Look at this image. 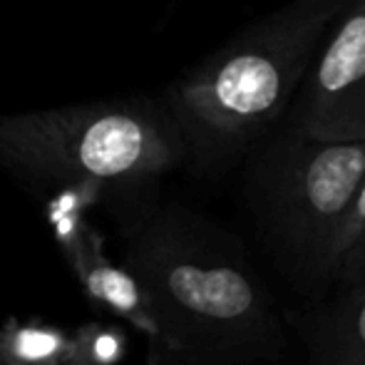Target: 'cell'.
I'll return each instance as SVG.
<instances>
[{
    "instance_id": "obj_1",
    "label": "cell",
    "mask_w": 365,
    "mask_h": 365,
    "mask_svg": "<svg viewBox=\"0 0 365 365\" xmlns=\"http://www.w3.org/2000/svg\"><path fill=\"white\" fill-rule=\"evenodd\" d=\"M122 264L152 306L147 365H274L286 336L236 236L182 204L122 209Z\"/></svg>"
},
{
    "instance_id": "obj_2",
    "label": "cell",
    "mask_w": 365,
    "mask_h": 365,
    "mask_svg": "<svg viewBox=\"0 0 365 365\" xmlns=\"http://www.w3.org/2000/svg\"><path fill=\"white\" fill-rule=\"evenodd\" d=\"M343 5L346 0H289L169 85L164 107L182 132L187 162L219 174L286 120Z\"/></svg>"
},
{
    "instance_id": "obj_3",
    "label": "cell",
    "mask_w": 365,
    "mask_h": 365,
    "mask_svg": "<svg viewBox=\"0 0 365 365\" xmlns=\"http://www.w3.org/2000/svg\"><path fill=\"white\" fill-rule=\"evenodd\" d=\"M187 162L182 132L164 105L117 100L0 115V167L40 187L112 194L125 209Z\"/></svg>"
},
{
    "instance_id": "obj_4",
    "label": "cell",
    "mask_w": 365,
    "mask_h": 365,
    "mask_svg": "<svg viewBox=\"0 0 365 365\" xmlns=\"http://www.w3.org/2000/svg\"><path fill=\"white\" fill-rule=\"evenodd\" d=\"M365 177V140H326L281 122L246 157L244 194L284 274L333 284L343 221Z\"/></svg>"
},
{
    "instance_id": "obj_5",
    "label": "cell",
    "mask_w": 365,
    "mask_h": 365,
    "mask_svg": "<svg viewBox=\"0 0 365 365\" xmlns=\"http://www.w3.org/2000/svg\"><path fill=\"white\" fill-rule=\"evenodd\" d=\"M284 122L326 140H365V0H346Z\"/></svg>"
},
{
    "instance_id": "obj_6",
    "label": "cell",
    "mask_w": 365,
    "mask_h": 365,
    "mask_svg": "<svg viewBox=\"0 0 365 365\" xmlns=\"http://www.w3.org/2000/svg\"><path fill=\"white\" fill-rule=\"evenodd\" d=\"M58 231L68 266L85 289L87 298L105 311L115 313L117 318H125L135 331L145 333L147 343L154 341L157 323H154L145 289L125 269V264H115L105 254V246H102L97 231L87 224H77V221L75 224L60 221Z\"/></svg>"
},
{
    "instance_id": "obj_7",
    "label": "cell",
    "mask_w": 365,
    "mask_h": 365,
    "mask_svg": "<svg viewBox=\"0 0 365 365\" xmlns=\"http://www.w3.org/2000/svg\"><path fill=\"white\" fill-rule=\"evenodd\" d=\"M341 289L308 328L311 365H365V274Z\"/></svg>"
},
{
    "instance_id": "obj_8",
    "label": "cell",
    "mask_w": 365,
    "mask_h": 365,
    "mask_svg": "<svg viewBox=\"0 0 365 365\" xmlns=\"http://www.w3.org/2000/svg\"><path fill=\"white\" fill-rule=\"evenodd\" d=\"M70 331L45 323H8L0 328V365H65Z\"/></svg>"
},
{
    "instance_id": "obj_9",
    "label": "cell",
    "mask_w": 365,
    "mask_h": 365,
    "mask_svg": "<svg viewBox=\"0 0 365 365\" xmlns=\"http://www.w3.org/2000/svg\"><path fill=\"white\" fill-rule=\"evenodd\" d=\"M127 351L122 328L87 323L70 331V351L65 365H117Z\"/></svg>"
},
{
    "instance_id": "obj_10",
    "label": "cell",
    "mask_w": 365,
    "mask_h": 365,
    "mask_svg": "<svg viewBox=\"0 0 365 365\" xmlns=\"http://www.w3.org/2000/svg\"><path fill=\"white\" fill-rule=\"evenodd\" d=\"M365 254V177L343 221L341 236H338L336 256H333V284H346L353 274L358 259Z\"/></svg>"
},
{
    "instance_id": "obj_11",
    "label": "cell",
    "mask_w": 365,
    "mask_h": 365,
    "mask_svg": "<svg viewBox=\"0 0 365 365\" xmlns=\"http://www.w3.org/2000/svg\"><path fill=\"white\" fill-rule=\"evenodd\" d=\"M365 274V254L361 256V259H358V264H356V269H353V274L351 276H348V281H346V284H351V281H356L358 279V276H363ZM343 286V284H341Z\"/></svg>"
}]
</instances>
